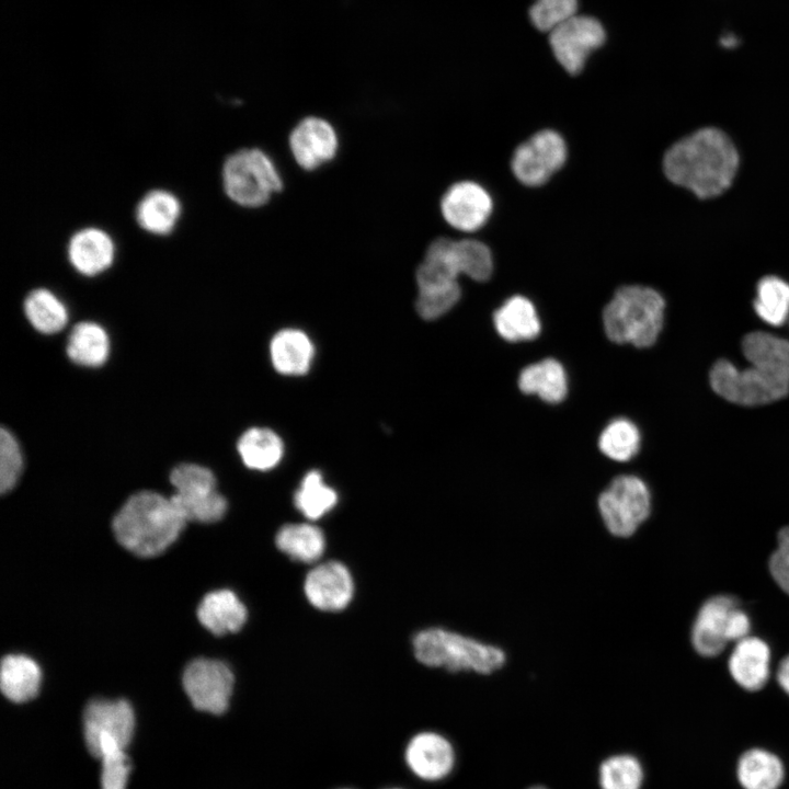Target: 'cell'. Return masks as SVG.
<instances>
[{"label":"cell","mask_w":789,"mask_h":789,"mask_svg":"<svg viewBox=\"0 0 789 789\" xmlns=\"http://www.w3.org/2000/svg\"><path fill=\"white\" fill-rule=\"evenodd\" d=\"M23 468V457L13 434L1 428L0 432V490L10 491L18 482Z\"/></svg>","instance_id":"obj_39"},{"label":"cell","mask_w":789,"mask_h":789,"mask_svg":"<svg viewBox=\"0 0 789 789\" xmlns=\"http://www.w3.org/2000/svg\"><path fill=\"white\" fill-rule=\"evenodd\" d=\"M754 310L766 323L782 325L789 317V284L777 276L762 278L756 287Z\"/></svg>","instance_id":"obj_33"},{"label":"cell","mask_w":789,"mask_h":789,"mask_svg":"<svg viewBox=\"0 0 789 789\" xmlns=\"http://www.w3.org/2000/svg\"><path fill=\"white\" fill-rule=\"evenodd\" d=\"M736 43H737V39L731 34L721 38V44L728 48L735 46Z\"/></svg>","instance_id":"obj_44"},{"label":"cell","mask_w":789,"mask_h":789,"mask_svg":"<svg viewBox=\"0 0 789 789\" xmlns=\"http://www.w3.org/2000/svg\"><path fill=\"white\" fill-rule=\"evenodd\" d=\"M135 731V714L123 699H95L83 712V737L91 754L101 740H114L127 748Z\"/></svg>","instance_id":"obj_13"},{"label":"cell","mask_w":789,"mask_h":789,"mask_svg":"<svg viewBox=\"0 0 789 789\" xmlns=\"http://www.w3.org/2000/svg\"><path fill=\"white\" fill-rule=\"evenodd\" d=\"M67 354L78 365L101 366L110 353V340L105 330L94 322L78 323L67 342Z\"/></svg>","instance_id":"obj_28"},{"label":"cell","mask_w":789,"mask_h":789,"mask_svg":"<svg viewBox=\"0 0 789 789\" xmlns=\"http://www.w3.org/2000/svg\"><path fill=\"white\" fill-rule=\"evenodd\" d=\"M602 789H640L642 768L630 755H617L606 759L599 768Z\"/></svg>","instance_id":"obj_36"},{"label":"cell","mask_w":789,"mask_h":789,"mask_svg":"<svg viewBox=\"0 0 789 789\" xmlns=\"http://www.w3.org/2000/svg\"><path fill=\"white\" fill-rule=\"evenodd\" d=\"M41 681L39 666L31 658L20 654L3 658L0 687L9 700L19 704L33 699L39 690Z\"/></svg>","instance_id":"obj_24"},{"label":"cell","mask_w":789,"mask_h":789,"mask_svg":"<svg viewBox=\"0 0 789 789\" xmlns=\"http://www.w3.org/2000/svg\"><path fill=\"white\" fill-rule=\"evenodd\" d=\"M338 502V494L328 485L321 472L308 471L294 495L296 508L309 519H318L330 512Z\"/></svg>","instance_id":"obj_32"},{"label":"cell","mask_w":789,"mask_h":789,"mask_svg":"<svg viewBox=\"0 0 789 789\" xmlns=\"http://www.w3.org/2000/svg\"><path fill=\"white\" fill-rule=\"evenodd\" d=\"M405 761L411 770L422 779L438 780L445 777L454 765L450 743L439 734L423 732L408 744Z\"/></svg>","instance_id":"obj_19"},{"label":"cell","mask_w":789,"mask_h":789,"mask_svg":"<svg viewBox=\"0 0 789 789\" xmlns=\"http://www.w3.org/2000/svg\"><path fill=\"white\" fill-rule=\"evenodd\" d=\"M199 622L216 636L237 632L247 620V608L229 590L208 593L197 608Z\"/></svg>","instance_id":"obj_22"},{"label":"cell","mask_w":789,"mask_h":789,"mask_svg":"<svg viewBox=\"0 0 789 789\" xmlns=\"http://www.w3.org/2000/svg\"><path fill=\"white\" fill-rule=\"evenodd\" d=\"M277 548L295 561L315 562L325 548L324 535L315 525L288 524L283 526L275 538Z\"/></svg>","instance_id":"obj_29"},{"label":"cell","mask_w":789,"mask_h":789,"mask_svg":"<svg viewBox=\"0 0 789 789\" xmlns=\"http://www.w3.org/2000/svg\"><path fill=\"white\" fill-rule=\"evenodd\" d=\"M529 789H547V788H545V787H542V786H535V787H531V788H529Z\"/></svg>","instance_id":"obj_45"},{"label":"cell","mask_w":789,"mask_h":789,"mask_svg":"<svg viewBox=\"0 0 789 789\" xmlns=\"http://www.w3.org/2000/svg\"><path fill=\"white\" fill-rule=\"evenodd\" d=\"M462 274L456 240L441 237L431 242L416 268L418 291H444L460 287Z\"/></svg>","instance_id":"obj_17"},{"label":"cell","mask_w":789,"mask_h":789,"mask_svg":"<svg viewBox=\"0 0 789 789\" xmlns=\"http://www.w3.org/2000/svg\"><path fill=\"white\" fill-rule=\"evenodd\" d=\"M288 144L296 163L306 171H312L335 157L339 137L329 121L307 116L291 129Z\"/></svg>","instance_id":"obj_14"},{"label":"cell","mask_w":789,"mask_h":789,"mask_svg":"<svg viewBox=\"0 0 789 789\" xmlns=\"http://www.w3.org/2000/svg\"><path fill=\"white\" fill-rule=\"evenodd\" d=\"M26 318L42 333H56L65 328L68 311L62 301L50 290H32L24 302Z\"/></svg>","instance_id":"obj_31"},{"label":"cell","mask_w":789,"mask_h":789,"mask_svg":"<svg viewBox=\"0 0 789 789\" xmlns=\"http://www.w3.org/2000/svg\"><path fill=\"white\" fill-rule=\"evenodd\" d=\"M733 679L744 689L755 691L765 686L770 674V649L756 637H745L736 642L729 659Z\"/></svg>","instance_id":"obj_20"},{"label":"cell","mask_w":789,"mask_h":789,"mask_svg":"<svg viewBox=\"0 0 789 789\" xmlns=\"http://www.w3.org/2000/svg\"><path fill=\"white\" fill-rule=\"evenodd\" d=\"M126 751L113 740H102L96 745L92 756L101 762V789H126L132 770Z\"/></svg>","instance_id":"obj_34"},{"label":"cell","mask_w":789,"mask_h":789,"mask_svg":"<svg viewBox=\"0 0 789 789\" xmlns=\"http://www.w3.org/2000/svg\"><path fill=\"white\" fill-rule=\"evenodd\" d=\"M777 682L782 690L789 695V655L785 656L778 666Z\"/></svg>","instance_id":"obj_42"},{"label":"cell","mask_w":789,"mask_h":789,"mask_svg":"<svg viewBox=\"0 0 789 789\" xmlns=\"http://www.w3.org/2000/svg\"><path fill=\"white\" fill-rule=\"evenodd\" d=\"M494 327L506 341H530L540 333V321L533 302L523 296L508 298L493 315Z\"/></svg>","instance_id":"obj_23"},{"label":"cell","mask_w":789,"mask_h":789,"mask_svg":"<svg viewBox=\"0 0 789 789\" xmlns=\"http://www.w3.org/2000/svg\"><path fill=\"white\" fill-rule=\"evenodd\" d=\"M769 571L776 583L789 595V557L776 550L769 559Z\"/></svg>","instance_id":"obj_41"},{"label":"cell","mask_w":789,"mask_h":789,"mask_svg":"<svg viewBox=\"0 0 789 789\" xmlns=\"http://www.w3.org/2000/svg\"><path fill=\"white\" fill-rule=\"evenodd\" d=\"M518 387L524 393L537 395L549 403L561 402L568 392L565 371L553 358L525 367L519 374Z\"/></svg>","instance_id":"obj_26"},{"label":"cell","mask_w":789,"mask_h":789,"mask_svg":"<svg viewBox=\"0 0 789 789\" xmlns=\"http://www.w3.org/2000/svg\"><path fill=\"white\" fill-rule=\"evenodd\" d=\"M456 249L462 274L478 281H487L493 270L490 249L481 241L473 239L456 240Z\"/></svg>","instance_id":"obj_37"},{"label":"cell","mask_w":789,"mask_h":789,"mask_svg":"<svg viewBox=\"0 0 789 789\" xmlns=\"http://www.w3.org/2000/svg\"><path fill=\"white\" fill-rule=\"evenodd\" d=\"M461 289L418 291L415 309L425 320H435L447 313L460 299Z\"/></svg>","instance_id":"obj_40"},{"label":"cell","mask_w":789,"mask_h":789,"mask_svg":"<svg viewBox=\"0 0 789 789\" xmlns=\"http://www.w3.org/2000/svg\"><path fill=\"white\" fill-rule=\"evenodd\" d=\"M778 549L780 552L789 557V525L781 528L777 536Z\"/></svg>","instance_id":"obj_43"},{"label":"cell","mask_w":789,"mask_h":789,"mask_svg":"<svg viewBox=\"0 0 789 789\" xmlns=\"http://www.w3.org/2000/svg\"><path fill=\"white\" fill-rule=\"evenodd\" d=\"M186 521L172 501L153 491L133 494L113 519L118 542L139 557H155L170 547Z\"/></svg>","instance_id":"obj_3"},{"label":"cell","mask_w":789,"mask_h":789,"mask_svg":"<svg viewBox=\"0 0 789 789\" xmlns=\"http://www.w3.org/2000/svg\"><path fill=\"white\" fill-rule=\"evenodd\" d=\"M742 352L750 366L740 369L727 359L710 370V384L717 395L742 405L777 401L789 392V341L767 332L746 334Z\"/></svg>","instance_id":"obj_1"},{"label":"cell","mask_w":789,"mask_h":789,"mask_svg":"<svg viewBox=\"0 0 789 789\" xmlns=\"http://www.w3.org/2000/svg\"><path fill=\"white\" fill-rule=\"evenodd\" d=\"M182 683L195 709L221 714L229 706L235 678L224 662L201 658L186 666Z\"/></svg>","instance_id":"obj_11"},{"label":"cell","mask_w":789,"mask_h":789,"mask_svg":"<svg viewBox=\"0 0 789 789\" xmlns=\"http://www.w3.org/2000/svg\"><path fill=\"white\" fill-rule=\"evenodd\" d=\"M416 660L449 672L492 675L506 665V652L498 644L442 628L420 631L413 639Z\"/></svg>","instance_id":"obj_4"},{"label":"cell","mask_w":789,"mask_h":789,"mask_svg":"<svg viewBox=\"0 0 789 789\" xmlns=\"http://www.w3.org/2000/svg\"><path fill=\"white\" fill-rule=\"evenodd\" d=\"M737 167L739 155L733 142L713 127L701 128L678 140L663 159L667 179L699 198L722 194L731 185Z\"/></svg>","instance_id":"obj_2"},{"label":"cell","mask_w":789,"mask_h":789,"mask_svg":"<svg viewBox=\"0 0 789 789\" xmlns=\"http://www.w3.org/2000/svg\"><path fill=\"white\" fill-rule=\"evenodd\" d=\"M67 254L72 267L85 276L98 275L107 270L115 256L111 236L95 227L78 230L69 240Z\"/></svg>","instance_id":"obj_18"},{"label":"cell","mask_w":789,"mask_h":789,"mask_svg":"<svg viewBox=\"0 0 789 789\" xmlns=\"http://www.w3.org/2000/svg\"><path fill=\"white\" fill-rule=\"evenodd\" d=\"M237 448L243 464L258 471L273 469L281 462L284 454L282 438L265 427L247 430L240 436Z\"/></svg>","instance_id":"obj_27"},{"label":"cell","mask_w":789,"mask_h":789,"mask_svg":"<svg viewBox=\"0 0 789 789\" xmlns=\"http://www.w3.org/2000/svg\"><path fill=\"white\" fill-rule=\"evenodd\" d=\"M665 302L654 289L640 285L618 288L603 312L605 332L615 343L653 345L662 330Z\"/></svg>","instance_id":"obj_5"},{"label":"cell","mask_w":789,"mask_h":789,"mask_svg":"<svg viewBox=\"0 0 789 789\" xmlns=\"http://www.w3.org/2000/svg\"><path fill=\"white\" fill-rule=\"evenodd\" d=\"M567 160L562 136L551 129L540 130L514 151L511 168L515 178L527 186L546 183Z\"/></svg>","instance_id":"obj_10"},{"label":"cell","mask_w":789,"mask_h":789,"mask_svg":"<svg viewBox=\"0 0 789 789\" xmlns=\"http://www.w3.org/2000/svg\"><path fill=\"white\" fill-rule=\"evenodd\" d=\"M441 213L453 228L472 232L481 228L492 213V198L478 183L460 181L450 185L441 199Z\"/></svg>","instance_id":"obj_15"},{"label":"cell","mask_w":789,"mask_h":789,"mask_svg":"<svg viewBox=\"0 0 789 789\" xmlns=\"http://www.w3.org/2000/svg\"><path fill=\"white\" fill-rule=\"evenodd\" d=\"M576 11L578 0H535L529 8V19L536 28L550 33Z\"/></svg>","instance_id":"obj_38"},{"label":"cell","mask_w":789,"mask_h":789,"mask_svg":"<svg viewBox=\"0 0 789 789\" xmlns=\"http://www.w3.org/2000/svg\"><path fill=\"white\" fill-rule=\"evenodd\" d=\"M304 590L307 599L316 608L338 611L351 602L354 584L344 564L328 561L317 565L307 574Z\"/></svg>","instance_id":"obj_16"},{"label":"cell","mask_w":789,"mask_h":789,"mask_svg":"<svg viewBox=\"0 0 789 789\" xmlns=\"http://www.w3.org/2000/svg\"><path fill=\"white\" fill-rule=\"evenodd\" d=\"M598 445L607 457L617 461H627L639 451L640 433L632 422L625 419L615 420L603 431Z\"/></svg>","instance_id":"obj_35"},{"label":"cell","mask_w":789,"mask_h":789,"mask_svg":"<svg viewBox=\"0 0 789 789\" xmlns=\"http://www.w3.org/2000/svg\"><path fill=\"white\" fill-rule=\"evenodd\" d=\"M737 777L744 789H777L784 778V767L774 754L751 750L740 758Z\"/></svg>","instance_id":"obj_30"},{"label":"cell","mask_w":789,"mask_h":789,"mask_svg":"<svg viewBox=\"0 0 789 789\" xmlns=\"http://www.w3.org/2000/svg\"><path fill=\"white\" fill-rule=\"evenodd\" d=\"M170 481L175 490L171 499L186 522L213 523L225 515L227 501L208 468L182 464L171 471Z\"/></svg>","instance_id":"obj_9"},{"label":"cell","mask_w":789,"mask_h":789,"mask_svg":"<svg viewBox=\"0 0 789 789\" xmlns=\"http://www.w3.org/2000/svg\"><path fill=\"white\" fill-rule=\"evenodd\" d=\"M221 180L226 195L245 208L264 206L283 188L276 164L259 148H244L228 156L222 164Z\"/></svg>","instance_id":"obj_6"},{"label":"cell","mask_w":789,"mask_h":789,"mask_svg":"<svg viewBox=\"0 0 789 789\" xmlns=\"http://www.w3.org/2000/svg\"><path fill=\"white\" fill-rule=\"evenodd\" d=\"M271 362L285 376H302L311 367L315 345L301 330L287 328L274 334L270 344Z\"/></svg>","instance_id":"obj_21"},{"label":"cell","mask_w":789,"mask_h":789,"mask_svg":"<svg viewBox=\"0 0 789 789\" xmlns=\"http://www.w3.org/2000/svg\"><path fill=\"white\" fill-rule=\"evenodd\" d=\"M605 38V30L597 19L578 14L549 33L556 59L571 75L583 69L587 57L604 44Z\"/></svg>","instance_id":"obj_12"},{"label":"cell","mask_w":789,"mask_h":789,"mask_svg":"<svg viewBox=\"0 0 789 789\" xmlns=\"http://www.w3.org/2000/svg\"><path fill=\"white\" fill-rule=\"evenodd\" d=\"M598 513L606 531L618 539H629L648 519L651 495L647 484L638 477H616L599 494Z\"/></svg>","instance_id":"obj_7"},{"label":"cell","mask_w":789,"mask_h":789,"mask_svg":"<svg viewBox=\"0 0 789 789\" xmlns=\"http://www.w3.org/2000/svg\"><path fill=\"white\" fill-rule=\"evenodd\" d=\"M751 621L737 599L730 595H716L700 607L691 628V643L702 656L721 653L730 641L748 636Z\"/></svg>","instance_id":"obj_8"},{"label":"cell","mask_w":789,"mask_h":789,"mask_svg":"<svg viewBox=\"0 0 789 789\" xmlns=\"http://www.w3.org/2000/svg\"><path fill=\"white\" fill-rule=\"evenodd\" d=\"M181 215V203L171 192L152 190L138 203L136 220L149 233L165 236L170 233Z\"/></svg>","instance_id":"obj_25"}]
</instances>
